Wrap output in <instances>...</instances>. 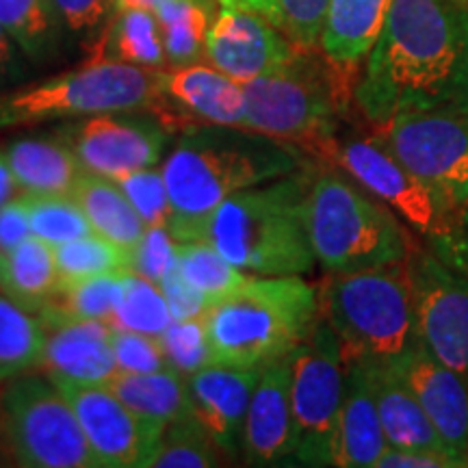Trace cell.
<instances>
[{
  "label": "cell",
  "mask_w": 468,
  "mask_h": 468,
  "mask_svg": "<svg viewBox=\"0 0 468 468\" xmlns=\"http://www.w3.org/2000/svg\"><path fill=\"white\" fill-rule=\"evenodd\" d=\"M354 102L373 128L410 111H468L466 0H393Z\"/></svg>",
  "instance_id": "obj_1"
},
{
  "label": "cell",
  "mask_w": 468,
  "mask_h": 468,
  "mask_svg": "<svg viewBox=\"0 0 468 468\" xmlns=\"http://www.w3.org/2000/svg\"><path fill=\"white\" fill-rule=\"evenodd\" d=\"M306 165L303 150L248 128H185L161 163L172 202L169 232L178 243L204 241L213 213L228 197Z\"/></svg>",
  "instance_id": "obj_2"
},
{
  "label": "cell",
  "mask_w": 468,
  "mask_h": 468,
  "mask_svg": "<svg viewBox=\"0 0 468 468\" xmlns=\"http://www.w3.org/2000/svg\"><path fill=\"white\" fill-rule=\"evenodd\" d=\"M317 165L234 193L213 213L207 239L251 276H303L317 265L308 237V191Z\"/></svg>",
  "instance_id": "obj_3"
},
{
  "label": "cell",
  "mask_w": 468,
  "mask_h": 468,
  "mask_svg": "<svg viewBox=\"0 0 468 468\" xmlns=\"http://www.w3.org/2000/svg\"><path fill=\"white\" fill-rule=\"evenodd\" d=\"M245 128L295 145L317 161H330L341 115L354 101V85L321 50L297 52L276 72L243 83Z\"/></svg>",
  "instance_id": "obj_4"
},
{
  "label": "cell",
  "mask_w": 468,
  "mask_h": 468,
  "mask_svg": "<svg viewBox=\"0 0 468 468\" xmlns=\"http://www.w3.org/2000/svg\"><path fill=\"white\" fill-rule=\"evenodd\" d=\"M319 319V291L302 276H251L207 314L215 365L262 368L284 358Z\"/></svg>",
  "instance_id": "obj_5"
},
{
  "label": "cell",
  "mask_w": 468,
  "mask_h": 468,
  "mask_svg": "<svg viewBox=\"0 0 468 468\" xmlns=\"http://www.w3.org/2000/svg\"><path fill=\"white\" fill-rule=\"evenodd\" d=\"M306 219L314 259L327 273L395 265L414 254L406 224L336 165L314 169Z\"/></svg>",
  "instance_id": "obj_6"
},
{
  "label": "cell",
  "mask_w": 468,
  "mask_h": 468,
  "mask_svg": "<svg viewBox=\"0 0 468 468\" xmlns=\"http://www.w3.org/2000/svg\"><path fill=\"white\" fill-rule=\"evenodd\" d=\"M319 313L336 332L343 360L397 362L419 341L410 261L330 273L319 291Z\"/></svg>",
  "instance_id": "obj_7"
},
{
  "label": "cell",
  "mask_w": 468,
  "mask_h": 468,
  "mask_svg": "<svg viewBox=\"0 0 468 468\" xmlns=\"http://www.w3.org/2000/svg\"><path fill=\"white\" fill-rule=\"evenodd\" d=\"M159 74L111 58H90L69 72L3 93L0 128L69 122L115 111H152L174 131V113L161 91Z\"/></svg>",
  "instance_id": "obj_8"
},
{
  "label": "cell",
  "mask_w": 468,
  "mask_h": 468,
  "mask_svg": "<svg viewBox=\"0 0 468 468\" xmlns=\"http://www.w3.org/2000/svg\"><path fill=\"white\" fill-rule=\"evenodd\" d=\"M0 441L17 466L101 468L72 403L48 376L0 384Z\"/></svg>",
  "instance_id": "obj_9"
},
{
  "label": "cell",
  "mask_w": 468,
  "mask_h": 468,
  "mask_svg": "<svg viewBox=\"0 0 468 468\" xmlns=\"http://www.w3.org/2000/svg\"><path fill=\"white\" fill-rule=\"evenodd\" d=\"M345 395V360L336 332L321 317L291 354L295 419L292 460L302 466H335L338 419Z\"/></svg>",
  "instance_id": "obj_10"
},
{
  "label": "cell",
  "mask_w": 468,
  "mask_h": 468,
  "mask_svg": "<svg viewBox=\"0 0 468 468\" xmlns=\"http://www.w3.org/2000/svg\"><path fill=\"white\" fill-rule=\"evenodd\" d=\"M382 142L453 210L468 207V111H410L376 128Z\"/></svg>",
  "instance_id": "obj_11"
},
{
  "label": "cell",
  "mask_w": 468,
  "mask_h": 468,
  "mask_svg": "<svg viewBox=\"0 0 468 468\" xmlns=\"http://www.w3.org/2000/svg\"><path fill=\"white\" fill-rule=\"evenodd\" d=\"M327 163L358 180L412 230L434 241H449L453 237V208L410 172L378 133L338 137Z\"/></svg>",
  "instance_id": "obj_12"
},
{
  "label": "cell",
  "mask_w": 468,
  "mask_h": 468,
  "mask_svg": "<svg viewBox=\"0 0 468 468\" xmlns=\"http://www.w3.org/2000/svg\"><path fill=\"white\" fill-rule=\"evenodd\" d=\"M172 128L152 111H115L69 120L57 128L87 172L117 180L137 169L161 165Z\"/></svg>",
  "instance_id": "obj_13"
},
{
  "label": "cell",
  "mask_w": 468,
  "mask_h": 468,
  "mask_svg": "<svg viewBox=\"0 0 468 468\" xmlns=\"http://www.w3.org/2000/svg\"><path fill=\"white\" fill-rule=\"evenodd\" d=\"M52 382L72 403L101 468L145 466L165 425L134 414L107 384H87L74 379Z\"/></svg>",
  "instance_id": "obj_14"
},
{
  "label": "cell",
  "mask_w": 468,
  "mask_h": 468,
  "mask_svg": "<svg viewBox=\"0 0 468 468\" xmlns=\"http://www.w3.org/2000/svg\"><path fill=\"white\" fill-rule=\"evenodd\" d=\"M419 341L468 379V280L436 256H410Z\"/></svg>",
  "instance_id": "obj_15"
},
{
  "label": "cell",
  "mask_w": 468,
  "mask_h": 468,
  "mask_svg": "<svg viewBox=\"0 0 468 468\" xmlns=\"http://www.w3.org/2000/svg\"><path fill=\"white\" fill-rule=\"evenodd\" d=\"M297 52L282 28L267 17L230 7L218 11L207 39V61L239 83L276 72Z\"/></svg>",
  "instance_id": "obj_16"
},
{
  "label": "cell",
  "mask_w": 468,
  "mask_h": 468,
  "mask_svg": "<svg viewBox=\"0 0 468 468\" xmlns=\"http://www.w3.org/2000/svg\"><path fill=\"white\" fill-rule=\"evenodd\" d=\"M42 324L39 368L52 379H74L107 384L117 368L111 347V325L104 321L80 319L52 303L35 313Z\"/></svg>",
  "instance_id": "obj_17"
},
{
  "label": "cell",
  "mask_w": 468,
  "mask_h": 468,
  "mask_svg": "<svg viewBox=\"0 0 468 468\" xmlns=\"http://www.w3.org/2000/svg\"><path fill=\"white\" fill-rule=\"evenodd\" d=\"M444 447L460 466H468V379L455 368L442 365L417 341L395 362Z\"/></svg>",
  "instance_id": "obj_18"
},
{
  "label": "cell",
  "mask_w": 468,
  "mask_h": 468,
  "mask_svg": "<svg viewBox=\"0 0 468 468\" xmlns=\"http://www.w3.org/2000/svg\"><path fill=\"white\" fill-rule=\"evenodd\" d=\"M262 368L210 365L186 378L193 417L228 458L243 452L245 420Z\"/></svg>",
  "instance_id": "obj_19"
},
{
  "label": "cell",
  "mask_w": 468,
  "mask_h": 468,
  "mask_svg": "<svg viewBox=\"0 0 468 468\" xmlns=\"http://www.w3.org/2000/svg\"><path fill=\"white\" fill-rule=\"evenodd\" d=\"M295 452L291 399V354L262 367L245 420L241 458L248 466H271Z\"/></svg>",
  "instance_id": "obj_20"
},
{
  "label": "cell",
  "mask_w": 468,
  "mask_h": 468,
  "mask_svg": "<svg viewBox=\"0 0 468 468\" xmlns=\"http://www.w3.org/2000/svg\"><path fill=\"white\" fill-rule=\"evenodd\" d=\"M159 80L163 96L185 128L200 124L245 128L248 104L243 83L210 63L161 69Z\"/></svg>",
  "instance_id": "obj_21"
},
{
  "label": "cell",
  "mask_w": 468,
  "mask_h": 468,
  "mask_svg": "<svg viewBox=\"0 0 468 468\" xmlns=\"http://www.w3.org/2000/svg\"><path fill=\"white\" fill-rule=\"evenodd\" d=\"M388 441L373 388L371 362L345 360V395L338 419L335 466L376 468Z\"/></svg>",
  "instance_id": "obj_22"
},
{
  "label": "cell",
  "mask_w": 468,
  "mask_h": 468,
  "mask_svg": "<svg viewBox=\"0 0 468 468\" xmlns=\"http://www.w3.org/2000/svg\"><path fill=\"white\" fill-rule=\"evenodd\" d=\"M393 0H330L321 52L351 85L378 42Z\"/></svg>",
  "instance_id": "obj_23"
},
{
  "label": "cell",
  "mask_w": 468,
  "mask_h": 468,
  "mask_svg": "<svg viewBox=\"0 0 468 468\" xmlns=\"http://www.w3.org/2000/svg\"><path fill=\"white\" fill-rule=\"evenodd\" d=\"M371 373L379 408V419H382L384 436L388 441V447L427 449V452H441L452 455V452L444 447L442 438L438 436L436 427L431 425L430 417L425 414L423 406L419 403L417 395L410 390V386L406 384V379H403L395 362H388V365H376V362H371Z\"/></svg>",
  "instance_id": "obj_24"
},
{
  "label": "cell",
  "mask_w": 468,
  "mask_h": 468,
  "mask_svg": "<svg viewBox=\"0 0 468 468\" xmlns=\"http://www.w3.org/2000/svg\"><path fill=\"white\" fill-rule=\"evenodd\" d=\"M3 150L20 193H72L85 172L72 148L57 133L17 137Z\"/></svg>",
  "instance_id": "obj_25"
},
{
  "label": "cell",
  "mask_w": 468,
  "mask_h": 468,
  "mask_svg": "<svg viewBox=\"0 0 468 468\" xmlns=\"http://www.w3.org/2000/svg\"><path fill=\"white\" fill-rule=\"evenodd\" d=\"M72 196L90 219L91 230L120 245L122 250L131 251L148 230V226L144 224L126 193L113 178L85 169Z\"/></svg>",
  "instance_id": "obj_26"
},
{
  "label": "cell",
  "mask_w": 468,
  "mask_h": 468,
  "mask_svg": "<svg viewBox=\"0 0 468 468\" xmlns=\"http://www.w3.org/2000/svg\"><path fill=\"white\" fill-rule=\"evenodd\" d=\"M58 278L55 245L33 234L9 254L0 256V291L31 313L55 300Z\"/></svg>",
  "instance_id": "obj_27"
},
{
  "label": "cell",
  "mask_w": 468,
  "mask_h": 468,
  "mask_svg": "<svg viewBox=\"0 0 468 468\" xmlns=\"http://www.w3.org/2000/svg\"><path fill=\"white\" fill-rule=\"evenodd\" d=\"M91 58H111L145 69H167V55L156 14L150 9L111 11Z\"/></svg>",
  "instance_id": "obj_28"
},
{
  "label": "cell",
  "mask_w": 468,
  "mask_h": 468,
  "mask_svg": "<svg viewBox=\"0 0 468 468\" xmlns=\"http://www.w3.org/2000/svg\"><path fill=\"white\" fill-rule=\"evenodd\" d=\"M107 386L139 417L169 425L193 417L186 378L172 371H117Z\"/></svg>",
  "instance_id": "obj_29"
},
{
  "label": "cell",
  "mask_w": 468,
  "mask_h": 468,
  "mask_svg": "<svg viewBox=\"0 0 468 468\" xmlns=\"http://www.w3.org/2000/svg\"><path fill=\"white\" fill-rule=\"evenodd\" d=\"M219 9L218 0H165L154 9L169 68L207 61L208 31Z\"/></svg>",
  "instance_id": "obj_30"
},
{
  "label": "cell",
  "mask_w": 468,
  "mask_h": 468,
  "mask_svg": "<svg viewBox=\"0 0 468 468\" xmlns=\"http://www.w3.org/2000/svg\"><path fill=\"white\" fill-rule=\"evenodd\" d=\"M0 25L33 63H48L57 55L66 27L55 0H0Z\"/></svg>",
  "instance_id": "obj_31"
},
{
  "label": "cell",
  "mask_w": 468,
  "mask_h": 468,
  "mask_svg": "<svg viewBox=\"0 0 468 468\" xmlns=\"http://www.w3.org/2000/svg\"><path fill=\"white\" fill-rule=\"evenodd\" d=\"M39 317L0 291V384L39 368Z\"/></svg>",
  "instance_id": "obj_32"
},
{
  "label": "cell",
  "mask_w": 468,
  "mask_h": 468,
  "mask_svg": "<svg viewBox=\"0 0 468 468\" xmlns=\"http://www.w3.org/2000/svg\"><path fill=\"white\" fill-rule=\"evenodd\" d=\"M176 267L193 289L208 297L210 303L219 302L221 297L241 289L251 278V273H245L239 267H234L210 241L178 243V262H176Z\"/></svg>",
  "instance_id": "obj_33"
},
{
  "label": "cell",
  "mask_w": 468,
  "mask_h": 468,
  "mask_svg": "<svg viewBox=\"0 0 468 468\" xmlns=\"http://www.w3.org/2000/svg\"><path fill=\"white\" fill-rule=\"evenodd\" d=\"M228 455L197 423L196 417L165 425L156 449L144 468H213Z\"/></svg>",
  "instance_id": "obj_34"
},
{
  "label": "cell",
  "mask_w": 468,
  "mask_h": 468,
  "mask_svg": "<svg viewBox=\"0 0 468 468\" xmlns=\"http://www.w3.org/2000/svg\"><path fill=\"white\" fill-rule=\"evenodd\" d=\"M20 200L28 210L33 234L46 243L61 245L93 232L72 193H20Z\"/></svg>",
  "instance_id": "obj_35"
},
{
  "label": "cell",
  "mask_w": 468,
  "mask_h": 468,
  "mask_svg": "<svg viewBox=\"0 0 468 468\" xmlns=\"http://www.w3.org/2000/svg\"><path fill=\"white\" fill-rule=\"evenodd\" d=\"M122 284H124L122 302L109 325L161 336L174 321L161 286L131 271L122 276Z\"/></svg>",
  "instance_id": "obj_36"
},
{
  "label": "cell",
  "mask_w": 468,
  "mask_h": 468,
  "mask_svg": "<svg viewBox=\"0 0 468 468\" xmlns=\"http://www.w3.org/2000/svg\"><path fill=\"white\" fill-rule=\"evenodd\" d=\"M55 259L61 284L128 271V251L96 232L55 245Z\"/></svg>",
  "instance_id": "obj_37"
},
{
  "label": "cell",
  "mask_w": 468,
  "mask_h": 468,
  "mask_svg": "<svg viewBox=\"0 0 468 468\" xmlns=\"http://www.w3.org/2000/svg\"><path fill=\"white\" fill-rule=\"evenodd\" d=\"M122 276L124 273H107V276L63 282L50 303L72 317L111 324L124 292Z\"/></svg>",
  "instance_id": "obj_38"
},
{
  "label": "cell",
  "mask_w": 468,
  "mask_h": 468,
  "mask_svg": "<svg viewBox=\"0 0 468 468\" xmlns=\"http://www.w3.org/2000/svg\"><path fill=\"white\" fill-rule=\"evenodd\" d=\"M161 347L165 351L169 367L183 378H191L193 373L215 365L213 349L204 319H174L163 335L159 336Z\"/></svg>",
  "instance_id": "obj_39"
},
{
  "label": "cell",
  "mask_w": 468,
  "mask_h": 468,
  "mask_svg": "<svg viewBox=\"0 0 468 468\" xmlns=\"http://www.w3.org/2000/svg\"><path fill=\"white\" fill-rule=\"evenodd\" d=\"M126 193L139 218L145 226H167L169 215H172V202H169V191L165 185L161 165L137 169V172L124 174L115 180Z\"/></svg>",
  "instance_id": "obj_40"
},
{
  "label": "cell",
  "mask_w": 468,
  "mask_h": 468,
  "mask_svg": "<svg viewBox=\"0 0 468 468\" xmlns=\"http://www.w3.org/2000/svg\"><path fill=\"white\" fill-rule=\"evenodd\" d=\"M176 262H178V241L167 226H150L142 241L128 251V271L154 284H161Z\"/></svg>",
  "instance_id": "obj_41"
},
{
  "label": "cell",
  "mask_w": 468,
  "mask_h": 468,
  "mask_svg": "<svg viewBox=\"0 0 468 468\" xmlns=\"http://www.w3.org/2000/svg\"><path fill=\"white\" fill-rule=\"evenodd\" d=\"M111 347H113L117 368L124 373H152L172 368L159 336L111 327Z\"/></svg>",
  "instance_id": "obj_42"
},
{
  "label": "cell",
  "mask_w": 468,
  "mask_h": 468,
  "mask_svg": "<svg viewBox=\"0 0 468 468\" xmlns=\"http://www.w3.org/2000/svg\"><path fill=\"white\" fill-rule=\"evenodd\" d=\"M282 31L297 48L321 50L330 0H278Z\"/></svg>",
  "instance_id": "obj_43"
},
{
  "label": "cell",
  "mask_w": 468,
  "mask_h": 468,
  "mask_svg": "<svg viewBox=\"0 0 468 468\" xmlns=\"http://www.w3.org/2000/svg\"><path fill=\"white\" fill-rule=\"evenodd\" d=\"M161 291L165 295L167 306L172 310V317L178 321L185 319H204L208 310L213 308L208 297L196 291L186 280L180 276L178 267H174L165 278L161 280Z\"/></svg>",
  "instance_id": "obj_44"
},
{
  "label": "cell",
  "mask_w": 468,
  "mask_h": 468,
  "mask_svg": "<svg viewBox=\"0 0 468 468\" xmlns=\"http://www.w3.org/2000/svg\"><path fill=\"white\" fill-rule=\"evenodd\" d=\"M63 25L72 33H96L107 25L113 0H55Z\"/></svg>",
  "instance_id": "obj_45"
},
{
  "label": "cell",
  "mask_w": 468,
  "mask_h": 468,
  "mask_svg": "<svg viewBox=\"0 0 468 468\" xmlns=\"http://www.w3.org/2000/svg\"><path fill=\"white\" fill-rule=\"evenodd\" d=\"M33 237L31 218L20 196L5 207H0V256L9 254L17 245Z\"/></svg>",
  "instance_id": "obj_46"
},
{
  "label": "cell",
  "mask_w": 468,
  "mask_h": 468,
  "mask_svg": "<svg viewBox=\"0 0 468 468\" xmlns=\"http://www.w3.org/2000/svg\"><path fill=\"white\" fill-rule=\"evenodd\" d=\"M460 464L452 455L441 452H427V449H399L386 447L379 455L376 468H458Z\"/></svg>",
  "instance_id": "obj_47"
},
{
  "label": "cell",
  "mask_w": 468,
  "mask_h": 468,
  "mask_svg": "<svg viewBox=\"0 0 468 468\" xmlns=\"http://www.w3.org/2000/svg\"><path fill=\"white\" fill-rule=\"evenodd\" d=\"M27 61L25 52L17 48V44L0 25V96L20 87L27 76Z\"/></svg>",
  "instance_id": "obj_48"
},
{
  "label": "cell",
  "mask_w": 468,
  "mask_h": 468,
  "mask_svg": "<svg viewBox=\"0 0 468 468\" xmlns=\"http://www.w3.org/2000/svg\"><path fill=\"white\" fill-rule=\"evenodd\" d=\"M219 7H230V9H243L251 11V14H259L267 17L269 22H273L278 28H282V14H280L278 0H218Z\"/></svg>",
  "instance_id": "obj_49"
},
{
  "label": "cell",
  "mask_w": 468,
  "mask_h": 468,
  "mask_svg": "<svg viewBox=\"0 0 468 468\" xmlns=\"http://www.w3.org/2000/svg\"><path fill=\"white\" fill-rule=\"evenodd\" d=\"M20 196V186H17V180L14 172H11V165L7 161V154L0 148V207L9 204L11 200Z\"/></svg>",
  "instance_id": "obj_50"
},
{
  "label": "cell",
  "mask_w": 468,
  "mask_h": 468,
  "mask_svg": "<svg viewBox=\"0 0 468 468\" xmlns=\"http://www.w3.org/2000/svg\"><path fill=\"white\" fill-rule=\"evenodd\" d=\"M165 0H113V11L122 9H150L154 11Z\"/></svg>",
  "instance_id": "obj_51"
},
{
  "label": "cell",
  "mask_w": 468,
  "mask_h": 468,
  "mask_svg": "<svg viewBox=\"0 0 468 468\" xmlns=\"http://www.w3.org/2000/svg\"><path fill=\"white\" fill-rule=\"evenodd\" d=\"M466 3H468V0H466Z\"/></svg>",
  "instance_id": "obj_52"
}]
</instances>
